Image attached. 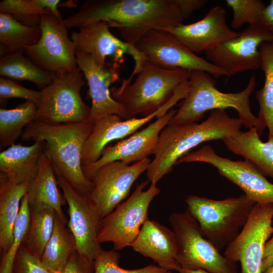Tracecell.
<instances>
[{
	"label": "cell",
	"mask_w": 273,
	"mask_h": 273,
	"mask_svg": "<svg viewBox=\"0 0 273 273\" xmlns=\"http://www.w3.org/2000/svg\"><path fill=\"white\" fill-rule=\"evenodd\" d=\"M184 20L175 0H88L63 23L68 29L105 21L134 46L149 30L177 26Z\"/></svg>",
	"instance_id": "6da1fadb"
},
{
	"label": "cell",
	"mask_w": 273,
	"mask_h": 273,
	"mask_svg": "<svg viewBox=\"0 0 273 273\" xmlns=\"http://www.w3.org/2000/svg\"><path fill=\"white\" fill-rule=\"evenodd\" d=\"M242 125L240 118L230 117L225 109L211 111L200 123L168 124L160 133L154 159L146 171L148 180L156 184L192 149L204 142L234 135Z\"/></svg>",
	"instance_id": "7a4b0ae2"
},
{
	"label": "cell",
	"mask_w": 273,
	"mask_h": 273,
	"mask_svg": "<svg viewBox=\"0 0 273 273\" xmlns=\"http://www.w3.org/2000/svg\"><path fill=\"white\" fill-rule=\"evenodd\" d=\"M93 124L82 122L48 124L34 120L24 129L23 141L44 143L43 152L56 174L63 177L78 192L89 195L92 181L85 176L82 167L83 145L92 131Z\"/></svg>",
	"instance_id": "3957f363"
},
{
	"label": "cell",
	"mask_w": 273,
	"mask_h": 273,
	"mask_svg": "<svg viewBox=\"0 0 273 273\" xmlns=\"http://www.w3.org/2000/svg\"><path fill=\"white\" fill-rule=\"evenodd\" d=\"M188 92L178 104V109L168 124L195 123L208 111L233 108L247 128L256 127L259 134L263 133L265 126L252 112L250 97L256 85L253 74L246 87L237 93H223L216 87V81L208 73L200 70L190 71Z\"/></svg>",
	"instance_id": "277c9868"
},
{
	"label": "cell",
	"mask_w": 273,
	"mask_h": 273,
	"mask_svg": "<svg viewBox=\"0 0 273 273\" xmlns=\"http://www.w3.org/2000/svg\"><path fill=\"white\" fill-rule=\"evenodd\" d=\"M190 71L166 69L145 61L133 81L121 83L110 90L123 107L127 119L140 114L147 116L165 105L178 87L188 81Z\"/></svg>",
	"instance_id": "5b68a950"
},
{
	"label": "cell",
	"mask_w": 273,
	"mask_h": 273,
	"mask_svg": "<svg viewBox=\"0 0 273 273\" xmlns=\"http://www.w3.org/2000/svg\"><path fill=\"white\" fill-rule=\"evenodd\" d=\"M185 201L203 236L219 251L238 236L256 204L245 194L223 200L189 195Z\"/></svg>",
	"instance_id": "8992f818"
},
{
	"label": "cell",
	"mask_w": 273,
	"mask_h": 273,
	"mask_svg": "<svg viewBox=\"0 0 273 273\" xmlns=\"http://www.w3.org/2000/svg\"><path fill=\"white\" fill-rule=\"evenodd\" d=\"M169 221L176 237L177 261L181 267L202 269L210 273H238L236 263L222 255L203 236L187 208L184 212L171 214Z\"/></svg>",
	"instance_id": "52a82bcc"
},
{
	"label": "cell",
	"mask_w": 273,
	"mask_h": 273,
	"mask_svg": "<svg viewBox=\"0 0 273 273\" xmlns=\"http://www.w3.org/2000/svg\"><path fill=\"white\" fill-rule=\"evenodd\" d=\"M86 81L80 68L55 74L51 82L41 90L35 121L48 123H77L88 120L91 108L83 101L81 88Z\"/></svg>",
	"instance_id": "ba28073f"
},
{
	"label": "cell",
	"mask_w": 273,
	"mask_h": 273,
	"mask_svg": "<svg viewBox=\"0 0 273 273\" xmlns=\"http://www.w3.org/2000/svg\"><path fill=\"white\" fill-rule=\"evenodd\" d=\"M148 180L138 184L132 194L101 220L98 240L101 244L112 242L114 249L130 247L137 238L141 227L148 219L149 205L160 192L156 184L144 190Z\"/></svg>",
	"instance_id": "9c48e42d"
},
{
	"label": "cell",
	"mask_w": 273,
	"mask_h": 273,
	"mask_svg": "<svg viewBox=\"0 0 273 273\" xmlns=\"http://www.w3.org/2000/svg\"><path fill=\"white\" fill-rule=\"evenodd\" d=\"M63 19L53 14H42L39 40L23 49L25 56L36 66L54 74L69 73L78 67L76 48Z\"/></svg>",
	"instance_id": "30bf717a"
},
{
	"label": "cell",
	"mask_w": 273,
	"mask_h": 273,
	"mask_svg": "<svg viewBox=\"0 0 273 273\" xmlns=\"http://www.w3.org/2000/svg\"><path fill=\"white\" fill-rule=\"evenodd\" d=\"M134 46L146 61L162 68L200 70L215 78L227 76L223 70L196 55L164 30H149Z\"/></svg>",
	"instance_id": "8fae6325"
},
{
	"label": "cell",
	"mask_w": 273,
	"mask_h": 273,
	"mask_svg": "<svg viewBox=\"0 0 273 273\" xmlns=\"http://www.w3.org/2000/svg\"><path fill=\"white\" fill-rule=\"evenodd\" d=\"M273 204H255L241 231L223 255L241 264V273H262L265 246L273 234Z\"/></svg>",
	"instance_id": "7c38bea8"
},
{
	"label": "cell",
	"mask_w": 273,
	"mask_h": 273,
	"mask_svg": "<svg viewBox=\"0 0 273 273\" xmlns=\"http://www.w3.org/2000/svg\"><path fill=\"white\" fill-rule=\"evenodd\" d=\"M195 162L214 166L221 175L238 186L256 204H273V184L249 161L221 157L211 146L203 145L180 158L176 164Z\"/></svg>",
	"instance_id": "4fadbf2b"
},
{
	"label": "cell",
	"mask_w": 273,
	"mask_h": 273,
	"mask_svg": "<svg viewBox=\"0 0 273 273\" xmlns=\"http://www.w3.org/2000/svg\"><path fill=\"white\" fill-rule=\"evenodd\" d=\"M188 92V83H182L165 105L147 116L141 118L134 117L123 120L119 115L111 114L98 119L93 123L92 131L83 145L81 155L82 165L98 160L104 149L110 142L122 140L135 133L154 118H158L166 114L179 101L186 97Z\"/></svg>",
	"instance_id": "5bb4252c"
},
{
	"label": "cell",
	"mask_w": 273,
	"mask_h": 273,
	"mask_svg": "<svg viewBox=\"0 0 273 273\" xmlns=\"http://www.w3.org/2000/svg\"><path fill=\"white\" fill-rule=\"evenodd\" d=\"M58 183L68 205L67 225L76 243V251L94 260L103 250L98 240L102 219L99 209L89 195L76 191L63 177L56 174Z\"/></svg>",
	"instance_id": "9a60e30c"
},
{
	"label": "cell",
	"mask_w": 273,
	"mask_h": 273,
	"mask_svg": "<svg viewBox=\"0 0 273 273\" xmlns=\"http://www.w3.org/2000/svg\"><path fill=\"white\" fill-rule=\"evenodd\" d=\"M151 160L147 158L132 164L121 161L107 163L93 176L90 197L102 218L111 212L128 196L131 186L147 171Z\"/></svg>",
	"instance_id": "2e32d148"
},
{
	"label": "cell",
	"mask_w": 273,
	"mask_h": 273,
	"mask_svg": "<svg viewBox=\"0 0 273 273\" xmlns=\"http://www.w3.org/2000/svg\"><path fill=\"white\" fill-rule=\"evenodd\" d=\"M273 36L258 24L249 25L238 36L205 52L208 61L230 76L260 68L259 48Z\"/></svg>",
	"instance_id": "e0dca14e"
},
{
	"label": "cell",
	"mask_w": 273,
	"mask_h": 273,
	"mask_svg": "<svg viewBox=\"0 0 273 273\" xmlns=\"http://www.w3.org/2000/svg\"><path fill=\"white\" fill-rule=\"evenodd\" d=\"M105 21L92 22L79 28L78 31L73 32L70 38L76 51L91 56L101 67L106 66L108 57L120 61L124 55H130L134 60V67L130 76L124 80L130 83L146 61L145 57L135 46L115 36Z\"/></svg>",
	"instance_id": "ac0fdd59"
},
{
	"label": "cell",
	"mask_w": 273,
	"mask_h": 273,
	"mask_svg": "<svg viewBox=\"0 0 273 273\" xmlns=\"http://www.w3.org/2000/svg\"><path fill=\"white\" fill-rule=\"evenodd\" d=\"M176 112V109H172L128 138L122 139L113 145H107L98 160L82 166L85 176L90 180L96 171L109 162L121 161L129 164L144 160L153 154L161 131L169 123Z\"/></svg>",
	"instance_id": "d6986e66"
},
{
	"label": "cell",
	"mask_w": 273,
	"mask_h": 273,
	"mask_svg": "<svg viewBox=\"0 0 273 273\" xmlns=\"http://www.w3.org/2000/svg\"><path fill=\"white\" fill-rule=\"evenodd\" d=\"M162 30L171 33L194 53L205 52L239 34L229 28L226 11L220 6L212 8L195 23Z\"/></svg>",
	"instance_id": "ffe728a7"
},
{
	"label": "cell",
	"mask_w": 273,
	"mask_h": 273,
	"mask_svg": "<svg viewBox=\"0 0 273 273\" xmlns=\"http://www.w3.org/2000/svg\"><path fill=\"white\" fill-rule=\"evenodd\" d=\"M78 67L83 73L89 87L92 106L88 121L93 123L103 116L116 114L127 119L122 105L112 96L111 84L119 79L116 67H101L92 57L75 51Z\"/></svg>",
	"instance_id": "44dd1931"
},
{
	"label": "cell",
	"mask_w": 273,
	"mask_h": 273,
	"mask_svg": "<svg viewBox=\"0 0 273 273\" xmlns=\"http://www.w3.org/2000/svg\"><path fill=\"white\" fill-rule=\"evenodd\" d=\"M130 247L169 271L181 267L177 261V244L174 233L157 221L147 219Z\"/></svg>",
	"instance_id": "7402d4cb"
},
{
	"label": "cell",
	"mask_w": 273,
	"mask_h": 273,
	"mask_svg": "<svg viewBox=\"0 0 273 273\" xmlns=\"http://www.w3.org/2000/svg\"><path fill=\"white\" fill-rule=\"evenodd\" d=\"M256 127L222 140L227 149L251 162L265 176L273 178V138L262 142Z\"/></svg>",
	"instance_id": "603a6c76"
},
{
	"label": "cell",
	"mask_w": 273,
	"mask_h": 273,
	"mask_svg": "<svg viewBox=\"0 0 273 273\" xmlns=\"http://www.w3.org/2000/svg\"><path fill=\"white\" fill-rule=\"evenodd\" d=\"M44 147L42 142L29 146L12 145L0 153L1 172L17 183L29 184L37 175Z\"/></svg>",
	"instance_id": "cb8c5ba5"
},
{
	"label": "cell",
	"mask_w": 273,
	"mask_h": 273,
	"mask_svg": "<svg viewBox=\"0 0 273 273\" xmlns=\"http://www.w3.org/2000/svg\"><path fill=\"white\" fill-rule=\"evenodd\" d=\"M28 185L17 183L0 173L1 255L6 253L12 243L14 226Z\"/></svg>",
	"instance_id": "d4e9b609"
},
{
	"label": "cell",
	"mask_w": 273,
	"mask_h": 273,
	"mask_svg": "<svg viewBox=\"0 0 273 273\" xmlns=\"http://www.w3.org/2000/svg\"><path fill=\"white\" fill-rule=\"evenodd\" d=\"M58 183L52 164L43 152L34 179L29 184L27 194L29 204H42L53 208L59 218L65 223L68 221L62 206L66 203L58 187Z\"/></svg>",
	"instance_id": "484cf974"
},
{
	"label": "cell",
	"mask_w": 273,
	"mask_h": 273,
	"mask_svg": "<svg viewBox=\"0 0 273 273\" xmlns=\"http://www.w3.org/2000/svg\"><path fill=\"white\" fill-rule=\"evenodd\" d=\"M76 250L73 235L67 224L57 214L52 234L41 258V262L51 270L59 272Z\"/></svg>",
	"instance_id": "4316f807"
},
{
	"label": "cell",
	"mask_w": 273,
	"mask_h": 273,
	"mask_svg": "<svg viewBox=\"0 0 273 273\" xmlns=\"http://www.w3.org/2000/svg\"><path fill=\"white\" fill-rule=\"evenodd\" d=\"M2 77L31 81L41 90L52 80L55 74L36 66L24 54L23 50L9 51L0 60Z\"/></svg>",
	"instance_id": "83f0119b"
},
{
	"label": "cell",
	"mask_w": 273,
	"mask_h": 273,
	"mask_svg": "<svg viewBox=\"0 0 273 273\" xmlns=\"http://www.w3.org/2000/svg\"><path fill=\"white\" fill-rule=\"evenodd\" d=\"M37 105L26 101L13 109H0L1 148L9 147L21 138L24 129L35 120Z\"/></svg>",
	"instance_id": "f1b7e54d"
},
{
	"label": "cell",
	"mask_w": 273,
	"mask_h": 273,
	"mask_svg": "<svg viewBox=\"0 0 273 273\" xmlns=\"http://www.w3.org/2000/svg\"><path fill=\"white\" fill-rule=\"evenodd\" d=\"M29 205L30 224L24 242L41 259L45 246L52 234L57 213L53 208L47 205Z\"/></svg>",
	"instance_id": "f546056e"
},
{
	"label": "cell",
	"mask_w": 273,
	"mask_h": 273,
	"mask_svg": "<svg viewBox=\"0 0 273 273\" xmlns=\"http://www.w3.org/2000/svg\"><path fill=\"white\" fill-rule=\"evenodd\" d=\"M260 68L264 73L263 87L257 91L259 106L258 118L268 129V138H273V41L262 42L259 46Z\"/></svg>",
	"instance_id": "4dcf8cb0"
},
{
	"label": "cell",
	"mask_w": 273,
	"mask_h": 273,
	"mask_svg": "<svg viewBox=\"0 0 273 273\" xmlns=\"http://www.w3.org/2000/svg\"><path fill=\"white\" fill-rule=\"evenodd\" d=\"M59 3V0H4L0 3V13L11 14L26 26H38L42 14L62 18L58 9Z\"/></svg>",
	"instance_id": "1f68e13d"
},
{
	"label": "cell",
	"mask_w": 273,
	"mask_h": 273,
	"mask_svg": "<svg viewBox=\"0 0 273 273\" xmlns=\"http://www.w3.org/2000/svg\"><path fill=\"white\" fill-rule=\"evenodd\" d=\"M41 33L40 25L27 26L11 14L0 13V42L9 51L23 50L35 44Z\"/></svg>",
	"instance_id": "d6a6232c"
},
{
	"label": "cell",
	"mask_w": 273,
	"mask_h": 273,
	"mask_svg": "<svg viewBox=\"0 0 273 273\" xmlns=\"http://www.w3.org/2000/svg\"><path fill=\"white\" fill-rule=\"evenodd\" d=\"M30 220V207L26 193L21 201L20 211L14 228L11 246L6 253L1 255L0 273L12 272L16 254L27 237Z\"/></svg>",
	"instance_id": "836d02e7"
},
{
	"label": "cell",
	"mask_w": 273,
	"mask_h": 273,
	"mask_svg": "<svg viewBox=\"0 0 273 273\" xmlns=\"http://www.w3.org/2000/svg\"><path fill=\"white\" fill-rule=\"evenodd\" d=\"M233 13L231 25L237 29L246 23L257 24L266 7L260 0H226Z\"/></svg>",
	"instance_id": "e575fe53"
},
{
	"label": "cell",
	"mask_w": 273,
	"mask_h": 273,
	"mask_svg": "<svg viewBox=\"0 0 273 273\" xmlns=\"http://www.w3.org/2000/svg\"><path fill=\"white\" fill-rule=\"evenodd\" d=\"M120 257V254L114 249L103 250L94 260L92 273H171L154 265L134 269L122 268L119 265Z\"/></svg>",
	"instance_id": "d590c367"
},
{
	"label": "cell",
	"mask_w": 273,
	"mask_h": 273,
	"mask_svg": "<svg viewBox=\"0 0 273 273\" xmlns=\"http://www.w3.org/2000/svg\"><path fill=\"white\" fill-rule=\"evenodd\" d=\"M11 273L59 272L46 267L24 242L16 254Z\"/></svg>",
	"instance_id": "8d00e7d4"
},
{
	"label": "cell",
	"mask_w": 273,
	"mask_h": 273,
	"mask_svg": "<svg viewBox=\"0 0 273 273\" xmlns=\"http://www.w3.org/2000/svg\"><path fill=\"white\" fill-rule=\"evenodd\" d=\"M17 98L35 103L37 106L41 99V91L25 88L6 77L0 78V98L1 100Z\"/></svg>",
	"instance_id": "74e56055"
},
{
	"label": "cell",
	"mask_w": 273,
	"mask_h": 273,
	"mask_svg": "<svg viewBox=\"0 0 273 273\" xmlns=\"http://www.w3.org/2000/svg\"><path fill=\"white\" fill-rule=\"evenodd\" d=\"M94 260L80 255L76 250L59 273H92Z\"/></svg>",
	"instance_id": "f35d334b"
},
{
	"label": "cell",
	"mask_w": 273,
	"mask_h": 273,
	"mask_svg": "<svg viewBox=\"0 0 273 273\" xmlns=\"http://www.w3.org/2000/svg\"><path fill=\"white\" fill-rule=\"evenodd\" d=\"M184 19L189 17L195 11L204 7L206 0H175Z\"/></svg>",
	"instance_id": "ab89813d"
},
{
	"label": "cell",
	"mask_w": 273,
	"mask_h": 273,
	"mask_svg": "<svg viewBox=\"0 0 273 273\" xmlns=\"http://www.w3.org/2000/svg\"><path fill=\"white\" fill-rule=\"evenodd\" d=\"M258 25L273 36V0L266 6Z\"/></svg>",
	"instance_id": "60d3db41"
},
{
	"label": "cell",
	"mask_w": 273,
	"mask_h": 273,
	"mask_svg": "<svg viewBox=\"0 0 273 273\" xmlns=\"http://www.w3.org/2000/svg\"><path fill=\"white\" fill-rule=\"evenodd\" d=\"M273 265V236L265 245L263 259L262 272Z\"/></svg>",
	"instance_id": "b9f144b4"
},
{
	"label": "cell",
	"mask_w": 273,
	"mask_h": 273,
	"mask_svg": "<svg viewBox=\"0 0 273 273\" xmlns=\"http://www.w3.org/2000/svg\"><path fill=\"white\" fill-rule=\"evenodd\" d=\"M179 273H210L202 269H191L181 267L178 271Z\"/></svg>",
	"instance_id": "7bdbcfd3"
},
{
	"label": "cell",
	"mask_w": 273,
	"mask_h": 273,
	"mask_svg": "<svg viewBox=\"0 0 273 273\" xmlns=\"http://www.w3.org/2000/svg\"><path fill=\"white\" fill-rule=\"evenodd\" d=\"M262 273H273V265L267 268Z\"/></svg>",
	"instance_id": "ee69618b"
}]
</instances>
